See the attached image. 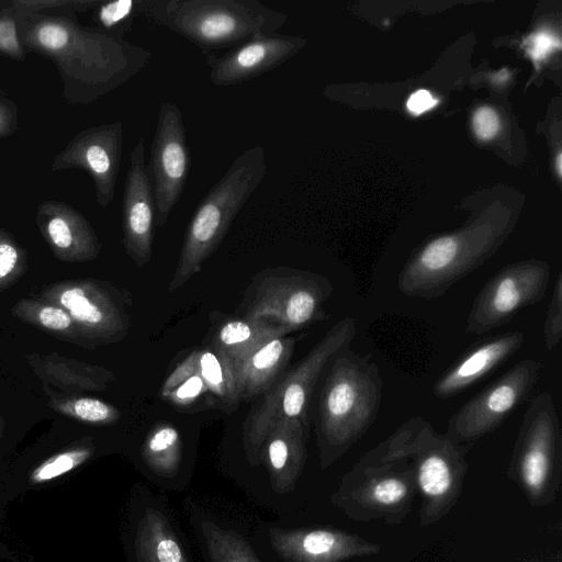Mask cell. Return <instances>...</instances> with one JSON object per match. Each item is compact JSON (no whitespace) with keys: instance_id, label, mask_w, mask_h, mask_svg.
I'll return each instance as SVG.
<instances>
[{"instance_id":"6da1fadb","label":"cell","mask_w":562,"mask_h":562,"mask_svg":"<svg viewBox=\"0 0 562 562\" xmlns=\"http://www.w3.org/2000/svg\"><path fill=\"white\" fill-rule=\"evenodd\" d=\"M14 9L22 45L55 65L63 97L71 104L94 102L136 76L151 58L149 49L85 27L71 14Z\"/></svg>"},{"instance_id":"7a4b0ae2","label":"cell","mask_w":562,"mask_h":562,"mask_svg":"<svg viewBox=\"0 0 562 562\" xmlns=\"http://www.w3.org/2000/svg\"><path fill=\"white\" fill-rule=\"evenodd\" d=\"M140 14L204 54L274 34L288 20L259 0H142Z\"/></svg>"},{"instance_id":"3957f363","label":"cell","mask_w":562,"mask_h":562,"mask_svg":"<svg viewBox=\"0 0 562 562\" xmlns=\"http://www.w3.org/2000/svg\"><path fill=\"white\" fill-rule=\"evenodd\" d=\"M383 381L371 355L350 348L330 362L318 402L317 441L324 457L344 451L375 422Z\"/></svg>"},{"instance_id":"277c9868","label":"cell","mask_w":562,"mask_h":562,"mask_svg":"<svg viewBox=\"0 0 562 562\" xmlns=\"http://www.w3.org/2000/svg\"><path fill=\"white\" fill-rule=\"evenodd\" d=\"M268 170L261 145L247 148L198 204L184 234L168 293L201 271L226 236L236 215L260 186Z\"/></svg>"},{"instance_id":"5b68a950","label":"cell","mask_w":562,"mask_h":562,"mask_svg":"<svg viewBox=\"0 0 562 562\" xmlns=\"http://www.w3.org/2000/svg\"><path fill=\"white\" fill-rule=\"evenodd\" d=\"M357 334L352 317L335 323L310 352L263 394L261 402L247 415L243 441L250 457L260 453L270 429L281 419L306 422V411L317 381L335 357L349 348Z\"/></svg>"},{"instance_id":"8992f818","label":"cell","mask_w":562,"mask_h":562,"mask_svg":"<svg viewBox=\"0 0 562 562\" xmlns=\"http://www.w3.org/2000/svg\"><path fill=\"white\" fill-rule=\"evenodd\" d=\"M38 297L64 308L89 348L121 341L128 334L130 294L108 281L63 280L44 288Z\"/></svg>"},{"instance_id":"52a82bcc","label":"cell","mask_w":562,"mask_h":562,"mask_svg":"<svg viewBox=\"0 0 562 562\" xmlns=\"http://www.w3.org/2000/svg\"><path fill=\"white\" fill-rule=\"evenodd\" d=\"M330 281L318 273L278 268L257 279L245 317L283 326L292 331L325 317L323 304L333 293Z\"/></svg>"},{"instance_id":"ba28073f","label":"cell","mask_w":562,"mask_h":562,"mask_svg":"<svg viewBox=\"0 0 562 562\" xmlns=\"http://www.w3.org/2000/svg\"><path fill=\"white\" fill-rule=\"evenodd\" d=\"M550 267L542 260L512 263L491 277L473 300L465 333L483 335L510 322L547 294Z\"/></svg>"},{"instance_id":"9c48e42d","label":"cell","mask_w":562,"mask_h":562,"mask_svg":"<svg viewBox=\"0 0 562 562\" xmlns=\"http://www.w3.org/2000/svg\"><path fill=\"white\" fill-rule=\"evenodd\" d=\"M541 362L524 359L465 402L449 419L447 438L474 440L498 428L531 394Z\"/></svg>"},{"instance_id":"30bf717a","label":"cell","mask_w":562,"mask_h":562,"mask_svg":"<svg viewBox=\"0 0 562 562\" xmlns=\"http://www.w3.org/2000/svg\"><path fill=\"white\" fill-rule=\"evenodd\" d=\"M146 168L156 202V227L161 228L183 192L191 168L182 114L175 102L159 106Z\"/></svg>"},{"instance_id":"8fae6325","label":"cell","mask_w":562,"mask_h":562,"mask_svg":"<svg viewBox=\"0 0 562 562\" xmlns=\"http://www.w3.org/2000/svg\"><path fill=\"white\" fill-rule=\"evenodd\" d=\"M122 151V122L91 126L78 132L54 156L50 169L85 170L92 179L97 203L105 207L114 200Z\"/></svg>"},{"instance_id":"7c38bea8","label":"cell","mask_w":562,"mask_h":562,"mask_svg":"<svg viewBox=\"0 0 562 562\" xmlns=\"http://www.w3.org/2000/svg\"><path fill=\"white\" fill-rule=\"evenodd\" d=\"M123 246L137 268L151 258L156 228V202L145 165V144L140 137L130 155L122 202Z\"/></svg>"},{"instance_id":"4fadbf2b","label":"cell","mask_w":562,"mask_h":562,"mask_svg":"<svg viewBox=\"0 0 562 562\" xmlns=\"http://www.w3.org/2000/svg\"><path fill=\"white\" fill-rule=\"evenodd\" d=\"M560 443V423L553 397L541 392L529 403L517 441V468L524 483L539 491L554 464Z\"/></svg>"},{"instance_id":"5bb4252c","label":"cell","mask_w":562,"mask_h":562,"mask_svg":"<svg viewBox=\"0 0 562 562\" xmlns=\"http://www.w3.org/2000/svg\"><path fill=\"white\" fill-rule=\"evenodd\" d=\"M299 35L271 34L245 42L224 55H206L210 81L229 87L251 80L282 65L303 46Z\"/></svg>"},{"instance_id":"9a60e30c","label":"cell","mask_w":562,"mask_h":562,"mask_svg":"<svg viewBox=\"0 0 562 562\" xmlns=\"http://www.w3.org/2000/svg\"><path fill=\"white\" fill-rule=\"evenodd\" d=\"M35 223L53 255L63 262L91 261L101 251L100 240L90 222L63 201L49 200L38 204Z\"/></svg>"},{"instance_id":"2e32d148","label":"cell","mask_w":562,"mask_h":562,"mask_svg":"<svg viewBox=\"0 0 562 562\" xmlns=\"http://www.w3.org/2000/svg\"><path fill=\"white\" fill-rule=\"evenodd\" d=\"M525 335L514 330L473 345L432 385L437 398H451L486 378L522 346Z\"/></svg>"},{"instance_id":"e0dca14e","label":"cell","mask_w":562,"mask_h":562,"mask_svg":"<svg viewBox=\"0 0 562 562\" xmlns=\"http://www.w3.org/2000/svg\"><path fill=\"white\" fill-rule=\"evenodd\" d=\"M26 360L49 398L102 392L115 380L114 373L102 366L57 352L29 353Z\"/></svg>"},{"instance_id":"ac0fdd59","label":"cell","mask_w":562,"mask_h":562,"mask_svg":"<svg viewBox=\"0 0 562 562\" xmlns=\"http://www.w3.org/2000/svg\"><path fill=\"white\" fill-rule=\"evenodd\" d=\"M295 341L288 335L276 337L233 362L241 402L263 395L273 385L288 366Z\"/></svg>"},{"instance_id":"d6986e66","label":"cell","mask_w":562,"mask_h":562,"mask_svg":"<svg viewBox=\"0 0 562 562\" xmlns=\"http://www.w3.org/2000/svg\"><path fill=\"white\" fill-rule=\"evenodd\" d=\"M305 426L299 418L279 420L268 432L260 453L278 481L293 477L305 458Z\"/></svg>"},{"instance_id":"ffe728a7","label":"cell","mask_w":562,"mask_h":562,"mask_svg":"<svg viewBox=\"0 0 562 562\" xmlns=\"http://www.w3.org/2000/svg\"><path fill=\"white\" fill-rule=\"evenodd\" d=\"M290 329L260 319L236 318L223 323L212 347L235 362L272 338L289 335Z\"/></svg>"},{"instance_id":"44dd1931","label":"cell","mask_w":562,"mask_h":562,"mask_svg":"<svg viewBox=\"0 0 562 562\" xmlns=\"http://www.w3.org/2000/svg\"><path fill=\"white\" fill-rule=\"evenodd\" d=\"M11 314L58 339L89 348L70 315L54 303L40 297H24L14 303Z\"/></svg>"},{"instance_id":"7402d4cb","label":"cell","mask_w":562,"mask_h":562,"mask_svg":"<svg viewBox=\"0 0 562 562\" xmlns=\"http://www.w3.org/2000/svg\"><path fill=\"white\" fill-rule=\"evenodd\" d=\"M191 355L195 371L204 381L209 393L223 404L224 409L235 411L241 401L233 362L212 346L195 349Z\"/></svg>"},{"instance_id":"603a6c76","label":"cell","mask_w":562,"mask_h":562,"mask_svg":"<svg viewBox=\"0 0 562 562\" xmlns=\"http://www.w3.org/2000/svg\"><path fill=\"white\" fill-rule=\"evenodd\" d=\"M146 464L160 475L175 474L181 462V438L170 424H158L147 435L143 449Z\"/></svg>"},{"instance_id":"cb8c5ba5","label":"cell","mask_w":562,"mask_h":562,"mask_svg":"<svg viewBox=\"0 0 562 562\" xmlns=\"http://www.w3.org/2000/svg\"><path fill=\"white\" fill-rule=\"evenodd\" d=\"M48 406L64 416L94 426L113 424L122 415L112 404L86 395L49 398Z\"/></svg>"},{"instance_id":"d4e9b609","label":"cell","mask_w":562,"mask_h":562,"mask_svg":"<svg viewBox=\"0 0 562 562\" xmlns=\"http://www.w3.org/2000/svg\"><path fill=\"white\" fill-rule=\"evenodd\" d=\"M27 270V252L13 235L0 227V292L11 288Z\"/></svg>"},{"instance_id":"484cf974","label":"cell","mask_w":562,"mask_h":562,"mask_svg":"<svg viewBox=\"0 0 562 562\" xmlns=\"http://www.w3.org/2000/svg\"><path fill=\"white\" fill-rule=\"evenodd\" d=\"M147 540L146 557L148 562H187L178 541L164 528L158 520L150 518Z\"/></svg>"},{"instance_id":"4316f807","label":"cell","mask_w":562,"mask_h":562,"mask_svg":"<svg viewBox=\"0 0 562 562\" xmlns=\"http://www.w3.org/2000/svg\"><path fill=\"white\" fill-rule=\"evenodd\" d=\"M142 0H115L100 2L95 7L98 24L108 31L125 32L136 14H140Z\"/></svg>"},{"instance_id":"83f0119b","label":"cell","mask_w":562,"mask_h":562,"mask_svg":"<svg viewBox=\"0 0 562 562\" xmlns=\"http://www.w3.org/2000/svg\"><path fill=\"white\" fill-rule=\"evenodd\" d=\"M0 54L15 61H24L26 49L18 30L16 12L12 1L0 2Z\"/></svg>"},{"instance_id":"f1b7e54d","label":"cell","mask_w":562,"mask_h":562,"mask_svg":"<svg viewBox=\"0 0 562 562\" xmlns=\"http://www.w3.org/2000/svg\"><path fill=\"white\" fill-rule=\"evenodd\" d=\"M547 350L554 349L562 338V272L557 274L543 327Z\"/></svg>"},{"instance_id":"f546056e","label":"cell","mask_w":562,"mask_h":562,"mask_svg":"<svg viewBox=\"0 0 562 562\" xmlns=\"http://www.w3.org/2000/svg\"><path fill=\"white\" fill-rule=\"evenodd\" d=\"M98 0H12L13 5L22 11L56 14H71L74 11H86L95 8Z\"/></svg>"},{"instance_id":"4dcf8cb0","label":"cell","mask_w":562,"mask_h":562,"mask_svg":"<svg viewBox=\"0 0 562 562\" xmlns=\"http://www.w3.org/2000/svg\"><path fill=\"white\" fill-rule=\"evenodd\" d=\"M206 393H209V391L204 381L199 373L194 371L183 378L173 389L161 395V397L173 406L184 408L193 405Z\"/></svg>"},{"instance_id":"1f68e13d","label":"cell","mask_w":562,"mask_h":562,"mask_svg":"<svg viewBox=\"0 0 562 562\" xmlns=\"http://www.w3.org/2000/svg\"><path fill=\"white\" fill-rule=\"evenodd\" d=\"M90 453L91 450L87 446L72 448L43 463L36 471L35 475L38 480L55 477L71 470L74 467L86 460Z\"/></svg>"},{"instance_id":"d6a6232c","label":"cell","mask_w":562,"mask_h":562,"mask_svg":"<svg viewBox=\"0 0 562 562\" xmlns=\"http://www.w3.org/2000/svg\"><path fill=\"white\" fill-rule=\"evenodd\" d=\"M210 543L215 562H256L233 536L213 531Z\"/></svg>"},{"instance_id":"836d02e7","label":"cell","mask_w":562,"mask_h":562,"mask_svg":"<svg viewBox=\"0 0 562 562\" xmlns=\"http://www.w3.org/2000/svg\"><path fill=\"white\" fill-rule=\"evenodd\" d=\"M19 117L16 103L0 88V140L18 131Z\"/></svg>"},{"instance_id":"e575fe53","label":"cell","mask_w":562,"mask_h":562,"mask_svg":"<svg viewBox=\"0 0 562 562\" xmlns=\"http://www.w3.org/2000/svg\"><path fill=\"white\" fill-rule=\"evenodd\" d=\"M405 494L406 485L396 477L379 481L373 490L374 499L382 505H393L400 502Z\"/></svg>"},{"instance_id":"d590c367","label":"cell","mask_w":562,"mask_h":562,"mask_svg":"<svg viewBox=\"0 0 562 562\" xmlns=\"http://www.w3.org/2000/svg\"><path fill=\"white\" fill-rule=\"evenodd\" d=\"M498 127V116L493 109L482 106L475 111L473 115V128L479 138H492L497 133Z\"/></svg>"},{"instance_id":"8d00e7d4","label":"cell","mask_w":562,"mask_h":562,"mask_svg":"<svg viewBox=\"0 0 562 562\" xmlns=\"http://www.w3.org/2000/svg\"><path fill=\"white\" fill-rule=\"evenodd\" d=\"M528 55L535 63L546 58L555 47H560V41L552 34L540 32L533 34L526 43Z\"/></svg>"},{"instance_id":"74e56055","label":"cell","mask_w":562,"mask_h":562,"mask_svg":"<svg viewBox=\"0 0 562 562\" xmlns=\"http://www.w3.org/2000/svg\"><path fill=\"white\" fill-rule=\"evenodd\" d=\"M438 100L435 99L427 90H417L407 100L406 106L408 111L415 115L434 108Z\"/></svg>"},{"instance_id":"f35d334b","label":"cell","mask_w":562,"mask_h":562,"mask_svg":"<svg viewBox=\"0 0 562 562\" xmlns=\"http://www.w3.org/2000/svg\"><path fill=\"white\" fill-rule=\"evenodd\" d=\"M558 164H557V168H558V171L559 173L561 175V155H559L558 159H557Z\"/></svg>"},{"instance_id":"ab89813d","label":"cell","mask_w":562,"mask_h":562,"mask_svg":"<svg viewBox=\"0 0 562 562\" xmlns=\"http://www.w3.org/2000/svg\"><path fill=\"white\" fill-rule=\"evenodd\" d=\"M3 427H4V419L0 415V435H1L2 430H3Z\"/></svg>"}]
</instances>
